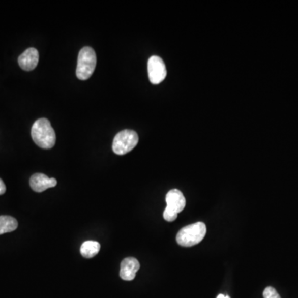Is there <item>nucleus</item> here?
Returning <instances> with one entry per match:
<instances>
[{"instance_id":"obj_1","label":"nucleus","mask_w":298,"mask_h":298,"mask_svg":"<svg viewBox=\"0 0 298 298\" xmlns=\"http://www.w3.org/2000/svg\"><path fill=\"white\" fill-rule=\"evenodd\" d=\"M32 138L38 147L50 149L56 143V134L47 118H39L32 127Z\"/></svg>"},{"instance_id":"obj_2","label":"nucleus","mask_w":298,"mask_h":298,"mask_svg":"<svg viewBox=\"0 0 298 298\" xmlns=\"http://www.w3.org/2000/svg\"><path fill=\"white\" fill-rule=\"evenodd\" d=\"M206 234V225L203 222H196L180 229L176 235V242L183 247H192L198 245Z\"/></svg>"},{"instance_id":"obj_3","label":"nucleus","mask_w":298,"mask_h":298,"mask_svg":"<svg viewBox=\"0 0 298 298\" xmlns=\"http://www.w3.org/2000/svg\"><path fill=\"white\" fill-rule=\"evenodd\" d=\"M96 54L93 48L90 47H83L80 50L76 67V76L79 80H85L89 79L94 73L96 67Z\"/></svg>"},{"instance_id":"obj_4","label":"nucleus","mask_w":298,"mask_h":298,"mask_svg":"<svg viewBox=\"0 0 298 298\" xmlns=\"http://www.w3.org/2000/svg\"><path fill=\"white\" fill-rule=\"evenodd\" d=\"M167 207L163 212V218L167 222H172L177 218L178 214L183 212L186 206V199L183 192L177 189H172L166 196Z\"/></svg>"},{"instance_id":"obj_5","label":"nucleus","mask_w":298,"mask_h":298,"mask_svg":"<svg viewBox=\"0 0 298 298\" xmlns=\"http://www.w3.org/2000/svg\"><path fill=\"white\" fill-rule=\"evenodd\" d=\"M138 142V135L131 129H125L116 134L113 142V151L117 155H125L132 151Z\"/></svg>"},{"instance_id":"obj_6","label":"nucleus","mask_w":298,"mask_h":298,"mask_svg":"<svg viewBox=\"0 0 298 298\" xmlns=\"http://www.w3.org/2000/svg\"><path fill=\"white\" fill-rule=\"evenodd\" d=\"M147 72L149 80L152 84L158 85L163 81L167 76V69L163 59L158 56H153L149 58Z\"/></svg>"},{"instance_id":"obj_7","label":"nucleus","mask_w":298,"mask_h":298,"mask_svg":"<svg viewBox=\"0 0 298 298\" xmlns=\"http://www.w3.org/2000/svg\"><path fill=\"white\" fill-rule=\"evenodd\" d=\"M39 62V53L34 47L27 48L18 57V64L22 70L31 71L35 69Z\"/></svg>"},{"instance_id":"obj_8","label":"nucleus","mask_w":298,"mask_h":298,"mask_svg":"<svg viewBox=\"0 0 298 298\" xmlns=\"http://www.w3.org/2000/svg\"><path fill=\"white\" fill-rule=\"evenodd\" d=\"M57 181L43 173H36L30 178V187L36 192H43L48 188L56 187Z\"/></svg>"},{"instance_id":"obj_9","label":"nucleus","mask_w":298,"mask_h":298,"mask_svg":"<svg viewBox=\"0 0 298 298\" xmlns=\"http://www.w3.org/2000/svg\"><path fill=\"white\" fill-rule=\"evenodd\" d=\"M140 269V263L135 258H126L121 264L120 276L123 280L132 281L135 278L136 273Z\"/></svg>"},{"instance_id":"obj_10","label":"nucleus","mask_w":298,"mask_h":298,"mask_svg":"<svg viewBox=\"0 0 298 298\" xmlns=\"http://www.w3.org/2000/svg\"><path fill=\"white\" fill-rule=\"evenodd\" d=\"M100 243L96 241H85L80 247V254L86 258H92L100 252Z\"/></svg>"},{"instance_id":"obj_11","label":"nucleus","mask_w":298,"mask_h":298,"mask_svg":"<svg viewBox=\"0 0 298 298\" xmlns=\"http://www.w3.org/2000/svg\"><path fill=\"white\" fill-rule=\"evenodd\" d=\"M18 226V221L14 217L9 216H0V234L14 231Z\"/></svg>"},{"instance_id":"obj_12","label":"nucleus","mask_w":298,"mask_h":298,"mask_svg":"<svg viewBox=\"0 0 298 298\" xmlns=\"http://www.w3.org/2000/svg\"><path fill=\"white\" fill-rule=\"evenodd\" d=\"M263 298H281L278 291L273 287H267L263 291Z\"/></svg>"},{"instance_id":"obj_13","label":"nucleus","mask_w":298,"mask_h":298,"mask_svg":"<svg viewBox=\"0 0 298 298\" xmlns=\"http://www.w3.org/2000/svg\"><path fill=\"white\" fill-rule=\"evenodd\" d=\"M6 192V186H5V183L3 182L2 179L0 178V196L4 195Z\"/></svg>"},{"instance_id":"obj_14","label":"nucleus","mask_w":298,"mask_h":298,"mask_svg":"<svg viewBox=\"0 0 298 298\" xmlns=\"http://www.w3.org/2000/svg\"><path fill=\"white\" fill-rule=\"evenodd\" d=\"M216 298H230L229 296H225V295H223V294H220L218 295V296Z\"/></svg>"}]
</instances>
